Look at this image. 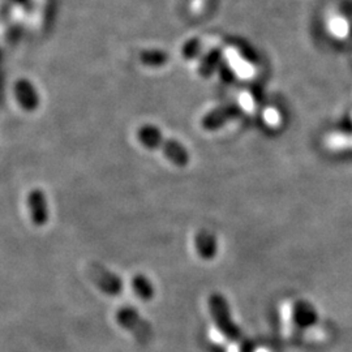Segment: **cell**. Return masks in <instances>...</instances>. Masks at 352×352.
<instances>
[{
	"mask_svg": "<svg viewBox=\"0 0 352 352\" xmlns=\"http://www.w3.org/2000/svg\"><path fill=\"white\" fill-rule=\"evenodd\" d=\"M90 276L103 292L109 295H118L122 292L123 289L122 280L113 273L106 272L103 267H98V266L93 267Z\"/></svg>",
	"mask_w": 352,
	"mask_h": 352,
	"instance_id": "52a82bcc",
	"label": "cell"
},
{
	"mask_svg": "<svg viewBox=\"0 0 352 352\" xmlns=\"http://www.w3.org/2000/svg\"><path fill=\"white\" fill-rule=\"evenodd\" d=\"M236 115V107L226 104V106H221L218 109H215L213 111L206 113L201 119V126L206 131H214L218 129L223 124H226L227 122L234 118Z\"/></svg>",
	"mask_w": 352,
	"mask_h": 352,
	"instance_id": "ba28073f",
	"label": "cell"
},
{
	"mask_svg": "<svg viewBox=\"0 0 352 352\" xmlns=\"http://www.w3.org/2000/svg\"><path fill=\"white\" fill-rule=\"evenodd\" d=\"M132 287L135 294L139 296L140 299L148 302L151 300V298L154 296V286H153V282H151L149 278L145 277V276H136L133 278V282H132Z\"/></svg>",
	"mask_w": 352,
	"mask_h": 352,
	"instance_id": "30bf717a",
	"label": "cell"
},
{
	"mask_svg": "<svg viewBox=\"0 0 352 352\" xmlns=\"http://www.w3.org/2000/svg\"><path fill=\"white\" fill-rule=\"evenodd\" d=\"M12 94L17 106L25 113H36L41 106V96L37 87L33 84L32 80L26 77L14 80Z\"/></svg>",
	"mask_w": 352,
	"mask_h": 352,
	"instance_id": "7a4b0ae2",
	"label": "cell"
},
{
	"mask_svg": "<svg viewBox=\"0 0 352 352\" xmlns=\"http://www.w3.org/2000/svg\"><path fill=\"white\" fill-rule=\"evenodd\" d=\"M291 317L294 325L300 330L316 327L320 321L318 311L316 309L315 305L308 300H298L295 302L292 307Z\"/></svg>",
	"mask_w": 352,
	"mask_h": 352,
	"instance_id": "5b68a950",
	"label": "cell"
},
{
	"mask_svg": "<svg viewBox=\"0 0 352 352\" xmlns=\"http://www.w3.org/2000/svg\"><path fill=\"white\" fill-rule=\"evenodd\" d=\"M29 218L34 226H45L50 219V208L46 193L41 188L30 189L26 196Z\"/></svg>",
	"mask_w": 352,
	"mask_h": 352,
	"instance_id": "277c9868",
	"label": "cell"
},
{
	"mask_svg": "<svg viewBox=\"0 0 352 352\" xmlns=\"http://www.w3.org/2000/svg\"><path fill=\"white\" fill-rule=\"evenodd\" d=\"M265 124L270 126H279L282 123V116L277 109L267 107L264 111Z\"/></svg>",
	"mask_w": 352,
	"mask_h": 352,
	"instance_id": "4fadbf2b",
	"label": "cell"
},
{
	"mask_svg": "<svg viewBox=\"0 0 352 352\" xmlns=\"http://www.w3.org/2000/svg\"><path fill=\"white\" fill-rule=\"evenodd\" d=\"M140 60L141 63L146 64L149 67H161L167 63L168 56L164 51H142L140 54Z\"/></svg>",
	"mask_w": 352,
	"mask_h": 352,
	"instance_id": "8fae6325",
	"label": "cell"
},
{
	"mask_svg": "<svg viewBox=\"0 0 352 352\" xmlns=\"http://www.w3.org/2000/svg\"><path fill=\"white\" fill-rule=\"evenodd\" d=\"M225 58L230 68L232 69V72L238 76L239 78H251L254 75V67L253 64L250 63L240 52L239 49L234 47V46H228L225 50Z\"/></svg>",
	"mask_w": 352,
	"mask_h": 352,
	"instance_id": "8992f818",
	"label": "cell"
},
{
	"mask_svg": "<svg viewBox=\"0 0 352 352\" xmlns=\"http://www.w3.org/2000/svg\"><path fill=\"white\" fill-rule=\"evenodd\" d=\"M209 307L218 329L226 336L228 340H238L240 337V329L232 321L226 299H223L221 295H213L210 298Z\"/></svg>",
	"mask_w": 352,
	"mask_h": 352,
	"instance_id": "3957f363",
	"label": "cell"
},
{
	"mask_svg": "<svg viewBox=\"0 0 352 352\" xmlns=\"http://www.w3.org/2000/svg\"><path fill=\"white\" fill-rule=\"evenodd\" d=\"M196 250L204 260H212L218 251L215 235L206 230L200 231L196 235Z\"/></svg>",
	"mask_w": 352,
	"mask_h": 352,
	"instance_id": "9c48e42d",
	"label": "cell"
},
{
	"mask_svg": "<svg viewBox=\"0 0 352 352\" xmlns=\"http://www.w3.org/2000/svg\"><path fill=\"white\" fill-rule=\"evenodd\" d=\"M239 106L243 111L248 113H254L257 110V103L254 97L252 96L250 91H244L239 96Z\"/></svg>",
	"mask_w": 352,
	"mask_h": 352,
	"instance_id": "7c38bea8",
	"label": "cell"
},
{
	"mask_svg": "<svg viewBox=\"0 0 352 352\" xmlns=\"http://www.w3.org/2000/svg\"><path fill=\"white\" fill-rule=\"evenodd\" d=\"M136 136L145 148L164 151V155L176 166L186 167L189 164V153L186 146L176 140L164 136L157 126H140Z\"/></svg>",
	"mask_w": 352,
	"mask_h": 352,
	"instance_id": "6da1fadb",
	"label": "cell"
}]
</instances>
